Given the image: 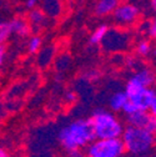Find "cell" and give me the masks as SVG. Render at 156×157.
Instances as JSON below:
<instances>
[{"instance_id":"obj_1","label":"cell","mask_w":156,"mask_h":157,"mask_svg":"<svg viewBox=\"0 0 156 157\" xmlns=\"http://www.w3.org/2000/svg\"><path fill=\"white\" fill-rule=\"evenodd\" d=\"M57 139H59L64 150L70 151L86 147L95 139V136L90 120L80 119L64 126L60 130Z\"/></svg>"},{"instance_id":"obj_2","label":"cell","mask_w":156,"mask_h":157,"mask_svg":"<svg viewBox=\"0 0 156 157\" xmlns=\"http://www.w3.org/2000/svg\"><path fill=\"white\" fill-rule=\"evenodd\" d=\"M121 141L124 144L125 151L134 156L145 155L151 151L155 144V136L145 127L127 126L123 130Z\"/></svg>"},{"instance_id":"obj_3","label":"cell","mask_w":156,"mask_h":157,"mask_svg":"<svg viewBox=\"0 0 156 157\" xmlns=\"http://www.w3.org/2000/svg\"><path fill=\"white\" fill-rule=\"evenodd\" d=\"M90 124L95 139H116L123 133V124L112 112L97 110L90 117Z\"/></svg>"},{"instance_id":"obj_4","label":"cell","mask_w":156,"mask_h":157,"mask_svg":"<svg viewBox=\"0 0 156 157\" xmlns=\"http://www.w3.org/2000/svg\"><path fill=\"white\" fill-rule=\"evenodd\" d=\"M125 94L127 100L140 110H146L155 116L156 113V94L152 87H141L134 85L130 81L126 82Z\"/></svg>"},{"instance_id":"obj_5","label":"cell","mask_w":156,"mask_h":157,"mask_svg":"<svg viewBox=\"0 0 156 157\" xmlns=\"http://www.w3.org/2000/svg\"><path fill=\"white\" fill-rule=\"evenodd\" d=\"M125 147L120 137L116 139H94L86 146V157H121Z\"/></svg>"},{"instance_id":"obj_6","label":"cell","mask_w":156,"mask_h":157,"mask_svg":"<svg viewBox=\"0 0 156 157\" xmlns=\"http://www.w3.org/2000/svg\"><path fill=\"white\" fill-rule=\"evenodd\" d=\"M131 35L125 29H107L104 39L101 40L103 49L107 52H121L126 51L131 46Z\"/></svg>"},{"instance_id":"obj_7","label":"cell","mask_w":156,"mask_h":157,"mask_svg":"<svg viewBox=\"0 0 156 157\" xmlns=\"http://www.w3.org/2000/svg\"><path fill=\"white\" fill-rule=\"evenodd\" d=\"M111 14L114 16V21L116 25L126 28V26H131L139 20L140 10L134 4L124 3V4H119Z\"/></svg>"},{"instance_id":"obj_8","label":"cell","mask_w":156,"mask_h":157,"mask_svg":"<svg viewBox=\"0 0 156 157\" xmlns=\"http://www.w3.org/2000/svg\"><path fill=\"white\" fill-rule=\"evenodd\" d=\"M127 81H130L134 85L141 86V87H151L154 85V81H155V76H154V72L151 70L142 67V69H139L136 71Z\"/></svg>"},{"instance_id":"obj_9","label":"cell","mask_w":156,"mask_h":157,"mask_svg":"<svg viewBox=\"0 0 156 157\" xmlns=\"http://www.w3.org/2000/svg\"><path fill=\"white\" fill-rule=\"evenodd\" d=\"M28 23L30 25V31L37 33L40 31L44 26H46L48 23V16L44 14L41 9H31L28 15Z\"/></svg>"},{"instance_id":"obj_10","label":"cell","mask_w":156,"mask_h":157,"mask_svg":"<svg viewBox=\"0 0 156 157\" xmlns=\"http://www.w3.org/2000/svg\"><path fill=\"white\" fill-rule=\"evenodd\" d=\"M126 116V122L130 126H135V127H145L146 124L149 122L150 117L154 115H150L149 111L146 110H136Z\"/></svg>"},{"instance_id":"obj_11","label":"cell","mask_w":156,"mask_h":157,"mask_svg":"<svg viewBox=\"0 0 156 157\" xmlns=\"http://www.w3.org/2000/svg\"><path fill=\"white\" fill-rule=\"evenodd\" d=\"M10 25V30H11V34H15L18 36H28L30 34V25L28 23V20L23 17H15L9 23Z\"/></svg>"},{"instance_id":"obj_12","label":"cell","mask_w":156,"mask_h":157,"mask_svg":"<svg viewBox=\"0 0 156 157\" xmlns=\"http://www.w3.org/2000/svg\"><path fill=\"white\" fill-rule=\"evenodd\" d=\"M120 4V0H97L95 5V14L97 16H107Z\"/></svg>"},{"instance_id":"obj_13","label":"cell","mask_w":156,"mask_h":157,"mask_svg":"<svg viewBox=\"0 0 156 157\" xmlns=\"http://www.w3.org/2000/svg\"><path fill=\"white\" fill-rule=\"evenodd\" d=\"M41 10L48 17L56 19L61 14V3L60 0H43Z\"/></svg>"},{"instance_id":"obj_14","label":"cell","mask_w":156,"mask_h":157,"mask_svg":"<svg viewBox=\"0 0 156 157\" xmlns=\"http://www.w3.org/2000/svg\"><path fill=\"white\" fill-rule=\"evenodd\" d=\"M127 101L129 100H127V96H126L125 91H118V92H115V94L111 95L110 100H109L110 110L111 111H115V112L121 111L123 107L126 105Z\"/></svg>"},{"instance_id":"obj_15","label":"cell","mask_w":156,"mask_h":157,"mask_svg":"<svg viewBox=\"0 0 156 157\" xmlns=\"http://www.w3.org/2000/svg\"><path fill=\"white\" fill-rule=\"evenodd\" d=\"M107 26L106 25H100L99 28H97L92 34H91V36H90V44L91 45H99L100 43H101V40L104 39V36H105V34H106V31H107Z\"/></svg>"},{"instance_id":"obj_16","label":"cell","mask_w":156,"mask_h":157,"mask_svg":"<svg viewBox=\"0 0 156 157\" xmlns=\"http://www.w3.org/2000/svg\"><path fill=\"white\" fill-rule=\"evenodd\" d=\"M37 52H39V55H37V57H39V64H40L41 66H46V65L50 63L51 57H53L54 49L49 46V48H46V49H40Z\"/></svg>"},{"instance_id":"obj_17","label":"cell","mask_w":156,"mask_h":157,"mask_svg":"<svg viewBox=\"0 0 156 157\" xmlns=\"http://www.w3.org/2000/svg\"><path fill=\"white\" fill-rule=\"evenodd\" d=\"M41 45H43V39L39 35H33L28 41V50L29 52L35 54L41 49Z\"/></svg>"},{"instance_id":"obj_18","label":"cell","mask_w":156,"mask_h":157,"mask_svg":"<svg viewBox=\"0 0 156 157\" xmlns=\"http://www.w3.org/2000/svg\"><path fill=\"white\" fill-rule=\"evenodd\" d=\"M11 35L10 25L6 21H0V45H3Z\"/></svg>"},{"instance_id":"obj_19","label":"cell","mask_w":156,"mask_h":157,"mask_svg":"<svg viewBox=\"0 0 156 157\" xmlns=\"http://www.w3.org/2000/svg\"><path fill=\"white\" fill-rule=\"evenodd\" d=\"M151 50H152V46L147 40H141L138 43V45H136V52H138L140 56L150 55Z\"/></svg>"},{"instance_id":"obj_20","label":"cell","mask_w":156,"mask_h":157,"mask_svg":"<svg viewBox=\"0 0 156 157\" xmlns=\"http://www.w3.org/2000/svg\"><path fill=\"white\" fill-rule=\"evenodd\" d=\"M146 35L150 36L151 39H155V36H156V23H155V20L149 21V26H147Z\"/></svg>"},{"instance_id":"obj_21","label":"cell","mask_w":156,"mask_h":157,"mask_svg":"<svg viewBox=\"0 0 156 157\" xmlns=\"http://www.w3.org/2000/svg\"><path fill=\"white\" fill-rule=\"evenodd\" d=\"M145 128H146L147 131H150L151 133H155V131H156V119H155V116H151V117H150V120H149V122L146 124Z\"/></svg>"},{"instance_id":"obj_22","label":"cell","mask_w":156,"mask_h":157,"mask_svg":"<svg viewBox=\"0 0 156 157\" xmlns=\"http://www.w3.org/2000/svg\"><path fill=\"white\" fill-rule=\"evenodd\" d=\"M66 157H86V155L81 151V148H76V150H70V151H68Z\"/></svg>"},{"instance_id":"obj_23","label":"cell","mask_w":156,"mask_h":157,"mask_svg":"<svg viewBox=\"0 0 156 157\" xmlns=\"http://www.w3.org/2000/svg\"><path fill=\"white\" fill-rule=\"evenodd\" d=\"M39 3H40V0H26L25 2V8L28 10H31V9L36 8L39 5Z\"/></svg>"},{"instance_id":"obj_24","label":"cell","mask_w":156,"mask_h":157,"mask_svg":"<svg viewBox=\"0 0 156 157\" xmlns=\"http://www.w3.org/2000/svg\"><path fill=\"white\" fill-rule=\"evenodd\" d=\"M5 55H6V49H5L4 44H3V45H0V67H2L3 64H4Z\"/></svg>"},{"instance_id":"obj_25","label":"cell","mask_w":156,"mask_h":157,"mask_svg":"<svg viewBox=\"0 0 156 157\" xmlns=\"http://www.w3.org/2000/svg\"><path fill=\"white\" fill-rule=\"evenodd\" d=\"M0 157H10V156L8 155V152H6L5 150H3V148H0Z\"/></svg>"},{"instance_id":"obj_26","label":"cell","mask_w":156,"mask_h":157,"mask_svg":"<svg viewBox=\"0 0 156 157\" xmlns=\"http://www.w3.org/2000/svg\"><path fill=\"white\" fill-rule=\"evenodd\" d=\"M66 97H68V100H70V101H72V100L75 99V95H74V94H71V92H69V94L66 95Z\"/></svg>"},{"instance_id":"obj_27","label":"cell","mask_w":156,"mask_h":157,"mask_svg":"<svg viewBox=\"0 0 156 157\" xmlns=\"http://www.w3.org/2000/svg\"><path fill=\"white\" fill-rule=\"evenodd\" d=\"M151 9L152 10L156 9V0H151Z\"/></svg>"},{"instance_id":"obj_28","label":"cell","mask_w":156,"mask_h":157,"mask_svg":"<svg viewBox=\"0 0 156 157\" xmlns=\"http://www.w3.org/2000/svg\"><path fill=\"white\" fill-rule=\"evenodd\" d=\"M138 157H149V156L145 153V155H140V156H138Z\"/></svg>"},{"instance_id":"obj_29","label":"cell","mask_w":156,"mask_h":157,"mask_svg":"<svg viewBox=\"0 0 156 157\" xmlns=\"http://www.w3.org/2000/svg\"><path fill=\"white\" fill-rule=\"evenodd\" d=\"M121 157H123V156H121Z\"/></svg>"}]
</instances>
